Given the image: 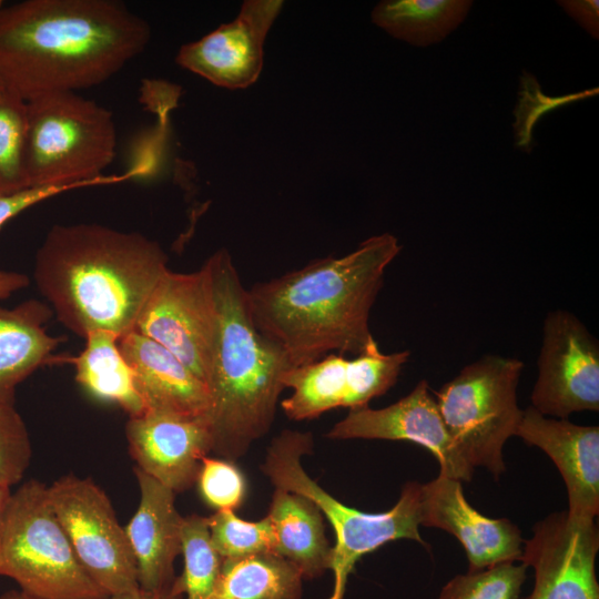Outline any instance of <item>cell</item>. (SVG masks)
Returning <instances> with one entry per match:
<instances>
[{"label":"cell","mask_w":599,"mask_h":599,"mask_svg":"<svg viewBox=\"0 0 599 599\" xmlns=\"http://www.w3.org/2000/svg\"><path fill=\"white\" fill-rule=\"evenodd\" d=\"M74 189L73 186H39L0 195V229L30 206Z\"/></svg>","instance_id":"cell-33"},{"label":"cell","mask_w":599,"mask_h":599,"mask_svg":"<svg viewBox=\"0 0 599 599\" xmlns=\"http://www.w3.org/2000/svg\"><path fill=\"white\" fill-rule=\"evenodd\" d=\"M29 285V277L14 271L0 270V300L10 297L13 293Z\"/></svg>","instance_id":"cell-36"},{"label":"cell","mask_w":599,"mask_h":599,"mask_svg":"<svg viewBox=\"0 0 599 599\" xmlns=\"http://www.w3.org/2000/svg\"><path fill=\"white\" fill-rule=\"evenodd\" d=\"M207 520L211 540L223 559L274 554V534L267 516L248 521L226 509L217 510Z\"/></svg>","instance_id":"cell-28"},{"label":"cell","mask_w":599,"mask_h":599,"mask_svg":"<svg viewBox=\"0 0 599 599\" xmlns=\"http://www.w3.org/2000/svg\"><path fill=\"white\" fill-rule=\"evenodd\" d=\"M119 338L108 331L89 333L84 348L73 358L75 380L93 397L114 403L133 417L144 413L145 406Z\"/></svg>","instance_id":"cell-23"},{"label":"cell","mask_w":599,"mask_h":599,"mask_svg":"<svg viewBox=\"0 0 599 599\" xmlns=\"http://www.w3.org/2000/svg\"><path fill=\"white\" fill-rule=\"evenodd\" d=\"M544 450L565 481L568 518L595 521L599 514V427L573 424L540 414L529 406L516 435Z\"/></svg>","instance_id":"cell-18"},{"label":"cell","mask_w":599,"mask_h":599,"mask_svg":"<svg viewBox=\"0 0 599 599\" xmlns=\"http://www.w3.org/2000/svg\"><path fill=\"white\" fill-rule=\"evenodd\" d=\"M10 496H11V493L9 488L0 487V539H1V531H2V526H3L4 515H6Z\"/></svg>","instance_id":"cell-37"},{"label":"cell","mask_w":599,"mask_h":599,"mask_svg":"<svg viewBox=\"0 0 599 599\" xmlns=\"http://www.w3.org/2000/svg\"><path fill=\"white\" fill-rule=\"evenodd\" d=\"M558 4L588 31L592 38H599L598 0H561L558 1Z\"/></svg>","instance_id":"cell-34"},{"label":"cell","mask_w":599,"mask_h":599,"mask_svg":"<svg viewBox=\"0 0 599 599\" xmlns=\"http://www.w3.org/2000/svg\"><path fill=\"white\" fill-rule=\"evenodd\" d=\"M400 250L394 235H374L342 257L318 258L255 283L246 290L251 318L290 368L334 352L358 355L375 339L370 309Z\"/></svg>","instance_id":"cell-2"},{"label":"cell","mask_w":599,"mask_h":599,"mask_svg":"<svg viewBox=\"0 0 599 599\" xmlns=\"http://www.w3.org/2000/svg\"><path fill=\"white\" fill-rule=\"evenodd\" d=\"M140 489L138 508L124 527L133 554L139 587L169 590L174 581V561L181 554L183 517L175 507V493L134 468Z\"/></svg>","instance_id":"cell-19"},{"label":"cell","mask_w":599,"mask_h":599,"mask_svg":"<svg viewBox=\"0 0 599 599\" xmlns=\"http://www.w3.org/2000/svg\"><path fill=\"white\" fill-rule=\"evenodd\" d=\"M527 566L502 562L457 575L446 582L436 599H519Z\"/></svg>","instance_id":"cell-29"},{"label":"cell","mask_w":599,"mask_h":599,"mask_svg":"<svg viewBox=\"0 0 599 599\" xmlns=\"http://www.w3.org/2000/svg\"><path fill=\"white\" fill-rule=\"evenodd\" d=\"M32 456L27 426L13 405H0V487L9 488L24 476Z\"/></svg>","instance_id":"cell-30"},{"label":"cell","mask_w":599,"mask_h":599,"mask_svg":"<svg viewBox=\"0 0 599 599\" xmlns=\"http://www.w3.org/2000/svg\"><path fill=\"white\" fill-rule=\"evenodd\" d=\"M528 80H526V77L521 78V89L520 92L521 95H524L527 100H529L536 108L520 104L514 112L517 118L516 124H514V128L516 130V145L518 148H522V150L526 146L530 145L531 142V128L534 126L535 122L538 120V118L546 112L549 109L556 108L559 104L567 103L568 101L575 100V99H581L587 97L588 92H582L579 94L573 95H566L561 98H549L542 94L540 92V88L535 80L534 77L528 74Z\"/></svg>","instance_id":"cell-32"},{"label":"cell","mask_w":599,"mask_h":599,"mask_svg":"<svg viewBox=\"0 0 599 599\" xmlns=\"http://www.w3.org/2000/svg\"><path fill=\"white\" fill-rule=\"evenodd\" d=\"M196 483L204 500L217 510L236 509L245 493L243 475L233 463L205 456Z\"/></svg>","instance_id":"cell-31"},{"label":"cell","mask_w":599,"mask_h":599,"mask_svg":"<svg viewBox=\"0 0 599 599\" xmlns=\"http://www.w3.org/2000/svg\"><path fill=\"white\" fill-rule=\"evenodd\" d=\"M28 187L113 184L138 175H102L116 149L113 114L75 92H55L27 102Z\"/></svg>","instance_id":"cell-6"},{"label":"cell","mask_w":599,"mask_h":599,"mask_svg":"<svg viewBox=\"0 0 599 599\" xmlns=\"http://www.w3.org/2000/svg\"><path fill=\"white\" fill-rule=\"evenodd\" d=\"M522 368L518 358L485 355L435 393L440 416L466 460L495 477L506 470L502 449L522 416L517 402Z\"/></svg>","instance_id":"cell-8"},{"label":"cell","mask_w":599,"mask_h":599,"mask_svg":"<svg viewBox=\"0 0 599 599\" xmlns=\"http://www.w3.org/2000/svg\"><path fill=\"white\" fill-rule=\"evenodd\" d=\"M145 410H164L205 417L210 395L205 383L155 341L134 331L119 338Z\"/></svg>","instance_id":"cell-20"},{"label":"cell","mask_w":599,"mask_h":599,"mask_svg":"<svg viewBox=\"0 0 599 599\" xmlns=\"http://www.w3.org/2000/svg\"><path fill=\"white\" fill-rule=\"evenodd\" d=\"M312 450L311 433L283 430L271 441L261 469L275 488L308 498L328 519L336 536L329 568L334 583L328 599H344L348 576L364 555L399 539L427 546L418 530L422 484L406 483L399 499L387 511H361L338 501L306 474L301 459Z\"/></svg>","instance_id":"cell-5"},{"label":"cell","mask_w":599,"mask_h":599,"mask_svg":"<svg viewBox=\"0 0 599 599\" xmlns=\"http://www.w3.org/2000/svg\"><path fill=\"white\" fill-rule=\"evenodd\" d=\"M283 1H244L237 17L203 38L182 45L176 63L225 89H245L260 77L265 38Z\"/></svg>","instance_id":"cell-15"},{"label":"cell","mask_w":599,"mask_h":599,"mask_svg":"<svg viewBox=\"0 0 599 599\" xmlns=\"http://www.w3.org/2000/svg\"><path fill=\"white\" fill-rule=\"evenodd\" d=\"M51 307L27 300L0 305V405H13L17 386L48 362L60 339L47 332Z\"/></svg>","instance_id":"cell-21"},{"label":"cell","mask_w":599,"mask_h":599,"mask_svg":"<svg viewBox=\"0 0 599 599\" xmlns=\"http://www.w3.org/2000/svg\"><path fill=\"white\" fill-rule=\"evenodd\" d=\"M48 496L88 576L108 596L139 588L124 527L104 490L90 478L67 475L48 487Z\"/></svg>","instance_id":"cell-9"},{"label":"cell","mask_w":599,"mask_h":599,"mask_svg":"<svg viewBox=\"0 0 599 599\" xmlns=\"http://www.w3.org/2000/svg\"><path fill=\"white\" fill-rule=\"evenodd\" d=\"M217 307V334L206 386L212 451L227 461L244 456L274 422L282 377L290 369L283 352L255 327L246 288L231 254L209 258Z\"/></svg>","instance_id":"cell-4"},{"label":"cell","mask_w":599,"mask_h":599,"mask_svg":"<svg viewBox=\"0 0 599 599\" xmlns=\"http://www.w3.org/2000/svg\"><path fill=\"white\" fill-rule=\"evenodd\" d=\"M0 599H37L21 590H10L0 596Z\"/></svg>","instance_id":"cell-38"},{"label":"cell","mask_w":599,"mask_h":599,"mask_svg":"<svg viewBox=\"0 0 599 599\" xmlns=\"http://www.w3.org/2000/svg\"><path fill=\"white\" fill-rule=\"evenodd\" d=\"M4 89H6V88H4V85H3V83H2V81H1V79H0V92L3 91Z\"/></svg>","instance_id":"cell-39"},{"label":"cell","mask_w":599,"mask_h":599,"mask_svg":"<svg viewBox=\"0 0 599 599\" xmlns=\"http://www.w3.org/2000/svg\"><path fill=\"white\" fill-rule=\"evenodd\" d=\"M184 593L179 585L177 577L173 586L164 591H148L140 587L122 593L109 596L105 599H183Z\"/></svg>","instance_id":"cell-35"},{"label":"cell","mask_w":599,"mask_h":599,"mask_svg":"<svg viewBox=\"0 0 599 599\" xmlns=\"http://www.w3.org/2000/svg\"><path fill=\"white\" fill-rule=\"evenodd\" d=\"M409 355V351L383 353L373 339L354 358L332 353L292 367L284 373L282 384L293 393L281 406L293 420L312 419L338 407L368 406L394 386Z\"/></svg>","instance_id":"cell-11"},{"label":"cell","mask_w":599,"mask_h":599,"mask_svg":"<svg viewBox=\"0 0 599 599\" xmlns=\"http://www.w3.org/2000/svg\"><path fill=\"white\" fill-rule=\"evenodd\" d=\"M125 436L135 468L175 494L196 483L202 459L212 451L205 417L146 409L129 417Z\"/></svg>","instance_id":"cell-16"},{"label":"cell","mask_w":599,"mask_h":599,"mask_svg":"<svg viewBox=\"0 0 599 599\" xmlns=\"http://www.w3.org/2000/svg\"><path fill=\"white\" fill-rule=\"evenodd\" d=\"M0 576L37 599H105L85 572L58 519L48 486L32 479L8 501L0 539Z\"/></svg>","instance_id":"cell-7"},{"label":"cell","mask_w":599,"mask_h":599,"mask_svg":"<svg viewBox=\"0 0 599 599\" xmlns=\"http://www.w3.org/2000/svg\"><path fill=\"white\" fill-rule=\"evenodd\" d=\"M599 531L595 521L580 522L566 511L549 514L524 540L520 562L535 571L527 599H599L596 558Z\"/></svg>","instance_id":"cell-13"},{"label":"cell","mask_w":599,"mask_h":599,"mask_svg":"<svg viewBox=\"0 0 599 599\" xmlns=\"http://www.w3.org/2000/svg\"><path fill=\"white\" fill-rule=\"evenodd\" d=\"M469 0H385L372 21L396 39L427 47L444 40L466 18Z\"/></svg>","instance_id":"cell-25"},{"label":"cell","mask_w":599,"mask_h":599,"mask_svg":"<svg viewBox=\"0 0 599 599\" xmlns=\"http://www.w3.org/2000/svg\"><path fill=\"white\" fill-rule=\"evenodd\" d=\"M302 580L298 570L275 554L223 559L206 599H301Z\"/></svg>","instance_id":"cell-24"},{"label":"cell","mask_w":599,"mask_h":599,"mask_svg":"<svg viewBox=\"0 0 599 599\" xmlns=\"http://www.w3.org/2000/svg\"><path fill=\"white\" fill-rule=\"evenodd\" d=\"M3 8L2 1L0 0V10Z\"/></svg>","instance_id":"cell-40"},{"label":"cell","mask_w":599,"mask_h":599,"mask_svg":"<svg viewBox=\"0 0 599 599\" xmlns=\"http://www.w3.org/2000/svg\"><path fill=\"white\" fill-rule=\"evenodd\" d=\"M274 534V554L291 562L303 579L331 568L332 547L322 512L308 498L275 488L267 514Z\"/></svg>","instance_id":"cell-22"},{"label":"cell","mask_w":599,"mask_h":599,"mask_svg":"<svg viewBox=\"0 0 599 599\" xmlns=\"http://www.w3.org/2000/svg\"><path fill=\"white\" fill-rule=\"evenodd\" d=\"M537 365L530 406L540 414L567 418L599 410V343L576 315L548 313Z\"/></svg>","instance_id":"cell-12"},{"label":"cell","mask_w":599,"mask_h":599,"mask_svg":"<svg viewBox=\"0 0 599 599\" xmlns=\"http://www.w3.org/2000/svg\"><path fill=\"white\" fill-rule=\"evenodd\" d=\"M166 270V253L145 235L77 223L48 231L33 276L64 327L83 338L95 331L121 337L134 331Z\"/></svg>","instance_id":"cell-3"},{"label":"cell","mask_w":599,"mask_h":599,"mask_svg":"<svg viewBox=\"0 0 599 599\" xmlns=\"http://www.w3.org/2000/svg\"><path fill=\"white\" fill-rule=\"evenodd\" d=\"M149 23L114 0H27L0 10V79L26 102L99 85L141 54Z\"/></svg>","instance_id":"cell-1"},{"label":"cell","mask_w":599,"mask_h":599,"mask_svg":"<svg viewBox=\"0 0 599 599\" xmlns=\"http://www.w3.org/2000/svg\"><path fill=\"white\" fill-rule=\"evenodd\" d=\"M181 554L183 573L177 577L184 599H206L220 575L223 558L213 546L207 517H183Z\"/></svg>","instance_id":"cell-26"},{"label":"cell","mask_w":599,"mask_h":599,"mask_svg":"<svg viewBox=\"0 0 599 599\" xmlns=\"http://www.w3.org/2000/svg\"><path fill=\"white\" fill-rule=\"evenodd\" d=\"M420 525L447 531L464 547L468 570L519 561L524 539L516 524L489 518L465 498L461 481L438 475L422 484Z\"/></svg>","instance_id":"cell-17"},{"label":"cell","mask_w":599,"mask_h":599,"mask_svg":"<svg viewBox=\"0 0 599 599\" xmlns=\"http://www.w3.org/2000/svg\"><path fill=\"white\" fill-rule=\"evenodd\" d=\"M217 321L212 268L206 260L194 272L166 270L144 305L134 332L165 347L206 385Z\"/></svg>","instance_id":"cell-10"},{"label":"cell","mask_w":599,"mask_h":599,"mask_svg":"<svg viewBox=\"0 0 599 599\" xmlns=\"http://www.w3.org/2000/svg\"><path fill=\"white\" fill-rule=\"evenodd\" d=\"M326 437L412 441L436 457L441 476L470 481L475 470L450 436L426 379L419 380L408 395L387 407L349 409Z\"/></svg>","instance_id":"cell-14"},{"label":"cell","mask_w":599,"mask_h":599,"mask_svg":"<svg viewBox=\"0 0 599 599\" xmlns=\"http://www.w3.org/2000/svg\"><path fill=\"white\" fill-rule=\"evenodd\" d=\"M27 135V102L4 89L0 92V195L29 189L26 175Z\"/></svg>","instance_id":"cell-27"}]
</instances>
